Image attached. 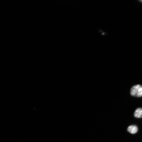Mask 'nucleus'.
Here are the masks:
<instances>
[{
  "instance_id": "f257e3e1",
  "label": "nucleus",
  "mask_w": 142,
  "mask_h": 142,
  "mask_svg": "<svg viewBox=\"0 0 142 142\" xmlns=\"http://www.w3.org/2000/svg\"><path fill=\"white\" fill-rule=\"evenodd\" d=\"M130 94L133 96H142V86L137 84L133 86L130 89Z\"/></svg>"
},
{
  "instance_id": "f03ea898",
  "label": "nucleus",
  "mask_w": 142,
  "mask_h": 142,
  "mask_svg": "<svg viewBox=\"0 0 142 142\" xmlns=\"http://www.w3.org/2000/svg\"><path fill=\"white\" fill-rule=\"evenodd\" d=\"M127 131L132 134H135L138 131V128L136 125H131L127 128Z\"/></svg>"
},
{
  "instance_id": "7ed1b4c3",
  "label": "nucleus",
  "mask_w": 142,
  "mask_h": 142,
  "mask_svg": "<svg viewBox=\"0 0 142 142\" xmlns=\"http://www.w3.org/2000/svg\"><path fill=\"white\" fill-rule=\"evenodd\" d=\"M134 116L136 118H142V108H139L136 109L135 112Z\"/></svg>"
},
{
  "instance_id": "20e7f679",
  "label": "nucleus",
  "mask_w": 142,
  "mask_h": 142,
  "mask_svg": "<svg viewBox=\"0 0 142 142\" xmlns=\"http://www.w3.org/2000/svg\"><path fill=\"white\" fill-rule=\"evenodd\" d=\"M140 2L142 3V0H140L139 1Z\"/></svg>"
}]
</instances>
